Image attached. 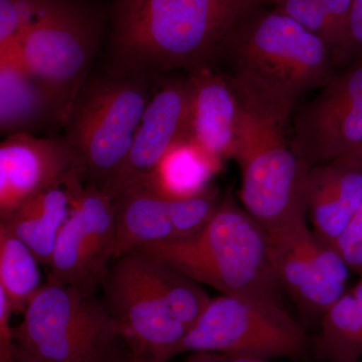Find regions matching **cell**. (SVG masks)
<instances>
[{
  "label": "cell",
  "instance_id": "cell-25",
  "mask_svg": "<svg viewBox=\"0 0 362 362\" xmlns=\"http://www.w3.org/2000/svg\"><path fill=\"white\" fill-rule=\"evenodd\" d=\"M59 0H0V54L16 51L26 32Z\"/></svg>",
  "mask_w": 362,
  "mask_h": 362
},
{
  "label": "cell",
  "instance_id": "cell-9",
  "mask_svg": "<svg viewBox=\"0 0 362 362\" xmlns=\"http://www.w3.org/2000/svg\"><path fill=\"white\" fill-rule=\"evenodd\" d=\"M102 287V301L131 354L146 362L178 356L188 329L142 275L134 251L115 259Z\"/></svg>",
  "mask_w": 362,
  "mask_h": 362
},
{
  "label": "cell",
  "instance_id": "cell-28",
  "mask_svg": "<svg viewBox=\"0 0 362 362\" xmlns=\"http://www.w3.org/2000/svg\"><path fill=\"white\" fill-rule=\"evenodd\" d=\"M319 1L337 33L338 47L335 54V63L337 66L344 47L345 40H346L352 0H319Z\"/></svg>",
  "mask_w": 362,
  "mask_h": 362
},
{
  "label": "cell",
  "instance_id": "cell-10",
  "mask_svg": "<svg viewBox=\"0 0 362 362\" xmlns=\"http://www.w3.org/2000/svg\"><path fill=\"white\" fill-rule=\"evenodd\" d=\"M274 270L302 312L322 317L347 291L350 271L332 245L319 239L306 218L266 230Z\"/></svg>",
  "mask_w": 362,
  "mask_h": 362
},
{
  "label": "cell",
  "instance_id": "cell-2",
  "mask_svg": "<svg viewBox=\"0 0 362 362\" xmlns=\"http://www.w3.org/2000/svg\"><path fill=\"white\" fill-rule=\"evenodd\" d=\"M221 66L245 108L283 129L300 98L337 74L330 45L272 6L235 28L214 66Z\"/></svg>",
  "mask_w": 362,
  "mask_h": 362
},
{
  "label": "cell",
  "instance_id": "cell-1",
  "mask_svg": "<svg viewBox=\"0 0 362 362\" xmlns=\"http://www.w3.org/2000/svg\"><path fill=\"white\" fill-rule=\"evenodd\" d=\"M271 0H113L102 71L111 75L214 66L226 40Z\"/></svg>",
  "mask_w": 362,
  "mask_h": 362
},
{
  "label": "cell",
  "instance_id": "cell-12",
  "mask_svg": "<svg viewBox=\"0 0 362 362\" xmlns=\"http://www.w3.org/2000/svg\"><path fill=\"white\" fill-rule=\"evenodd\" d=\"M298 111L292 148L309 166L329 163L362 141V56Z\"/></svg>",
  "mask_w": 362,
  "mask_h": 362
},
{
  "label": "cell",
  "instance_id": "cell-34",
  "mask_svg": "<svg viewBox=\"0 0 362 362\" xmlns=\"http://www.w3.org/2000/svg\"><path fill=\"white\" fill-rule=\"evenodd\" d=\"M351 291L354 293L357 302L361 305L362 309V278L359 279L358 282L351 288Z\"/></svg>",
  "mask_w": 362,
  "mask_h": 362
},
{
  "label": "cell",
  "instance_id": "cell-14",
  "mask_svg": "<svg viewBox=\"0 0 362 362\" xmlns=\"http://www.w3.org/2000/svg\"><path fill=\"white\" fill-rule=\"evenodd\" d=\"M190 86L187 77L169 76L154 88L138 126L129 154L108 194L147 187L159 162L176 142L188 136Z\"/></svg>",
  "mask_w": 362,
  "mask_h": 362
},
{
  "label": "cell",
  "instance_id": "cell-30",
  "mask_svg": "<svg viewBox=\"0 0 362 362\" xmlns=\"http://www.w3.org/2000/svg\"><path fill=\"white\" fill-rule=\"evenodd\" d=\"M13 314L6 295L0 290V362H16V341L11 324Z\"/></svg>",
  "mask_w": 362,
  "mask_h": 362
},
{
  "label": "cell",
  "instance_id": "cell-8",
  "mask_svg": "<svg viewBox=\"0 0 362 362\" xmlns=\"http://www.w3.org/2000/svg\"><path fill=\"white\" fill-rule=\"evenodd\" d=\"M303 326L283 304L223 295L211 299L178 349L271 359H304L312 349Z\"/></svg>",
  "mask_w": 362,
  "mask_h": 362
},
{
  "label": "cell",
  "instance_id": "cell-24",
  "mask_svg": "<svg viewBox=\"0 0 362 362\" xmlns=\"http://www.w3.org/2000/svg\"><path fill=\"white\" fill-rule=\"evenodd\" d=\"M225 194L211 185L187 199H169V213L175 239L192 237L204 230L218 211Z\"/></svg>",
  "mask_w": 362,
  "mask_h": 362
},
{
  "label": "cell",
  "instance_id": "cell-31",
  "mask_svg": "<svg viewBox=\"0 0 362 362\" xmlns=\"http://www.w3.org/2000/svg\"><path fill=\"white\" fill-rule=\"evenodd\" d=\"M185 362H269L256 357L223 354V352H192Z\"/></svg>",
  "mask_w": 362,
  "mask_h": 362
},
{
  "label": "cell",
  "instance_id": "cell-13",
  "mask_svg": "<svg viewBox=\"0 0 362 362\" xmlns=\"http://www.w3.org/2000/svg\"><path fill=\"white\" fill-rule=\"evenodd\" d=\"M77 177V157L65 137L7 136L0 145V221L35 195Z\"/></svg>",
  "mask_w": 362,
  "mask_h": 362
},
{
  "label": "cell",
  "instance_id": "cell-11",
  "mask_svg": "<svg viewBox=\"0 0 362 362\" xmlns=\"http://www.w3.org/2000/svg\"><path fill=\"white\" fill-rule=\"evenodd\" d=\"M115 259L112 197L84 183L73 199L70 218L59 233L47 282L96 294Z\"/></svg>",
  "mask_w": 362,
  "mask_h": 362
},
{
  "label": "cell",
  "instance_id": "cell-6",
  "mask_svg": "<svg viewBox=\"0 0 362 362\" xmlns=\"http://www.w3.org/2000/svg\"><path fill=\"white\" fill-rule=\"evenodd\" d=\"M109 14L110 4L101 0H59L16 47L23 63L52 93L66 119L108 40Z\"/></svg>",
  "mask_w": 362,
  "mask_h": 362
},
{
  "label": "cell",
  "instance_id": "cell-19",
  "mask_svg": "<svg viewBox=\"0 0 362 362\" xmlns=\"http://www.w3.org/2000/svg\"><path fill=\"white\" fill-rule=\"evenodd\" d=\"M115 259L153 243L175 239L169 199L149 187L125 188L112 197Z\"/></svg>",
  "mask_w": 362,
  "mask_h": 362
},
{
  "label": "cell",
  "instance_id": "cell-4",
  "mask_svg": "<svg viewBox=\"0 0 362 362\" xmlns=\"http://www.w3.org/2000/svg\"><path fill=\"white\" fill-rule=\"evenodd\" d=\"M158 80L151 74L116 76L93 71L64 124L85 183L108 194Z\"/></svg>",
  "mask_w": 362,
  "mask_h": 362
},
{
  "label": "cell",
  "instance_id": "cell-3",
  "mask_svg": "<svg viewBox=\"0 0 362 362\" xmlns=\"http://www.w3.org/2000/svg\"><path fill=\"white\" fill-rule=\"evenodd\" d=\"M136 250L223 295L282 304L266 230L230 192L197 235Z\"/></svg>",
  "mask_w": 362,
  "mask_h": 362
},
{
  "label": "cell",
  "instance_id": "cell-17",
  "mask_svg": "<svg viewBox=\"0 0 362 362\" xmlns=\"http://www.w3.org/2000/svg\"><path fill=\"white\" fill-rule=\"evenodd\" d=\"M306 201L314 233L333 246L362 204L361 171L337 161L313 166Z\"/></svg>",
  "mask_w": 362,
  "mask_h": 362
},
{
  "label": "cell",
  "instance_id": "cell-33",
  "mask_svg": "<svg viewBox=\"0 0 362 362\" xmlns=\"http://www.w3.org/2000/svg\"><path fill=\"white\" fill-rule=\"evenodd\" d=\"M14 356H16V362H49L40 358V357L33 356L26 350L21 349L18 344H16V350H14Z\"/></svg>",
  "mask_w": 362,
  "mask_h": 362
},
{
  "label": "cell",
  "instance_id": "cell-5",
  "mask_svg": "<svg viewBox=\"0 0 362 362\" xmlns=\"http://www.w3.org/2000/svg\"><path fill=\"white\" fill-rule=\"evenodd\" d=\"M16 344L49 362H121L120 328L95 293L47 282L13 327Z\"/></svg>",
  "mask_w": 362,
  "mask_h": 362
},
{
  "label": "cell",
  "instance_id": "cell-26",
  "mask_svg": "<svg viewBox=\"0 0 362 362\" xmlns=\"http://www.w3.org/2000/svg\"><path fill=\"white\" fill-rule=\"evenodd\" d=\"M271 6L325 40L335 59L337 33L319 0H271Z\"/></svg>",
  "mask_w": 362,
  "mask_h": 362
},
{
  "label": "cell",
  "instance_id": "cell-22",
  "mask_svg": "<svg viewBox=\"0 0 362 362\" xmlns=\"http://www.w3.org/2000/svg\"><path fill=\"white\" fill-rule=\"evenodd\" d=\"M142 275L152 289L189 331L206 310L211 298L204 288L182 272L134 250Z\"/></svg>",
  "mask_w": 362,
  "mask_h": 362
},
{
  "label": "cell",
  "instance_id": "cell-35",
  "mask_svg": "<svg viewBox=\"0 0 362 362\" xmlns=\"http://www.w3.org/2000/svg\"><path fill=\"white\" fill-rule=\"evenodd\" d=\"M121 362H146L141 357L135 356V354H131L129 350L127 349L125 356H124Z\"/></svg>",
  "mask_w": 362,
  "mask_h": 362
},
{
  "label": "cell",
  "instance_id": "cell-18",
  "mask_svg": "<svg viewBox=\"0 0 362 362\" xmlns=\"http://www.w3.org/2000/svg\"><path fill=\"white\" fill-rule=\"evenodd\" d=\"M84 183L77 177L35 195L0 221V226L28 245L42 265L49 267L59 233L70 218L74 197Z\"/></svg>",
  "mask_w": 362,
  "mask_h": 362
},
{
  "label": "cell",
  "instance_id": "cell-21",
  "mask_svg": "<svg viewBox=\"0 0 362 362\" xmlns=\"http://www.w3.org/2000/svg\"><path fill=\"white\" fill-rule=\"evenodd\" d=\"M311 342L320 361L361 362L362 309L351 289L324 312L320 333Z\"/></svg>",
  "mask_w": 362,
  "mask_h": 362
},
{
  "label": "cell",
  "instance_id": "cell-7",
  "mask_svg": "<svg viewBox=\"0 0 362 362\" xmlns=\"http://www.w3.org/2000/svg\"><path fill=\"white\" fill-rule=\"evenodd\" d=\"M233 159L242 173V206L264 230L306 218L311 168L286 141L283 128L245 108Z\"/></svg>",
  "mask_w": 362,
  "mask_h": 362
},
{
  "label": "cell",
  "instance_id": "cell-20",
  "mask_svg": "<svg viewBox=\"0 0 362 362\" xmlns=\"http://www.w3.org/2000/svg\"><path fill=\"white\" fill-rule=\"evenodd\" d=\"M223 163L187 136L166 152L147 187L169 199L194 197L213 185Z\"/></svg>",
  "mask_w": 362,
  "mask_h": 362
},
{
  "label": "cell",
  "instance_id": "cell-32",
  "mask_svg": "<svg viewBox=\"0 0 362 362\" xmlns=\"http://www.w3.org/2000/svg\"><path fill=\"white\" fill-rule=\"evenodd\" d=\"M334 161L356 168L362 173V141L354 149L350 150L344 156H340Z\"/></svg>",
  "mask_w": 362,
  "mask_h": 362
},
{
  "label": "cell",
  "instance_id": "cell-27",
  "mask_svg": "<svg viewBox=\"0 0 362 362\" xmlns=\"http://www.w3.org/2000/svg\"><path fill=\"white\" fill-rule=\"evenodd\" d=\"M333 246L349 270L362 278V204Z\"/></svg>",
  "mask_w": 362,
  "mask_h": 362
},
{
  "label": "cell",
  "instance_id": "cell-29",
  "mask_svg": "<svg viewBox=\"0 0 362 362\" xmlns=\"http://www.w3.org/2000/svg\"><path fill=\"white\" fill-rule=\"evenodd\" d=\"M362 56V0H352L346 40L338 65H347Z\"/></svg>",
  "mask_w": 362,
  "mask_h": 362
},
{
  "label": "cell",
  "instance_id": "cell-15",
  "mask_svg": "<svg viewBox=\"0 0 362 362\" xmlns=\"http://www.w3.org/2000/svg\"><path fill=\"white\" fill-rule=\"evenodd\" d=\"M188 136L221 160L233 158L244 104L230 78L214 66L188 71Z\"/></svg>",
  "mask_w": 362,
  "mask_h": 362
},
{
  "label": "cell",
  "instance_id": "cell-23",
  "mask_svg": "<svg viewBox=\"0 0 362 362\" xmlns=\"http://www.w3.org/2000/svg\"><path fill=\"white\" fill-rule=\"evenodd\" d=\"M40 262L23 240L0 226V290L14 313H25L42 289Z\"/></svg>",
  "mask_w": 362,
  "mask_h": 362
},
{
  "label": "cell",
  "instance_id": "cell-16",
  "mask_svg": "<svg viewBox=\"0 0 362 362\" xmlns=\"http://www.w3.org/2000/svg\"><path fill=\"white\" fill-rule=\"evenodd\" d=\"M66 115L16 51L0 54V131L4 136L35 135L64 127Z\"/></svg>",
  "mask_w": 362,
  "mask_h": 362
}]
</instances>
